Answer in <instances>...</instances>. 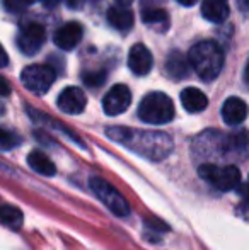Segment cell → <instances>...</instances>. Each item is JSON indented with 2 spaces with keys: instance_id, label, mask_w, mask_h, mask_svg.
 I'll return each mask as SVG.
<instances>
[{
  "instance_id": "6da1fadb",
  "label": "cell",
  "mask_w": 249,
  "mask_h": 250,
  "mask_svg": "<svg viewBox=\"0 0 249 250\" xmlns=\"http://www.w3.org/2000/svg\"><path fill=\"white\" fill-rule=\"evenodd\" d=\"M106 135L113 142L121 143L135 153L149 158V160H162L173 151V140L162 131H136V129L111 126Z\"/></svg>"
},
{
  "instance_id": "7a4b0ae2",
  "label": "cell",
  "mask_w": 249,
  "mask_h": 250,
  "mask_svg": "<svg viewBox=\"0 0 249 250\" xmlns=\"http://www.w3.org/2000/svg\"><path fill=\"white\" fill-rule=\"evenodd\" d=\"M188 60L203 82H212L222 72L226 56L215 41H200L191 48Z\"/></svg>"
},
{
  "instance_id": "3957f363",
  "label": "cell",
  "mask_w": 249,
  "mask_h": 250,
  "mask_svg": "<svg viewBox=\"0 0 249 250\" xmlns=\"http://www.w3.org/2000/svg\"><path fill=\"white\" fill-rule=\"evenodd\" d=\"M138 118L147 125H166L174 118V104L164 92H150L138 105Z\"/></svg>"
},
{
  "instance_id": "277c9868",
  "label": "cell",
  "mask_w": 249,
  "mask_h": 250,
  "mask_svg": "<svg viewBox=\"0 0 249 250\" xmlns=\"http://www.w3.org/2000/svg\"><path fill=\"white\" fill-rule=\"evenodd\" d=\"M202 179L213 186L219 191H230L236 189L241 182V170L236 165H224L219 167L215 164H202L198 168Z\"/></svg>"
},
{
  "instance_id": "5b68a950",
  "label": "cell",
  "mask_w": 249,
  "mask_h": 250,
  "mask_svg": "<svg viewBox=\"0 0 249 250\" xmlns=\"http://www.w3.org/2000/svg\"><path fill=\"white\" fill-rule=\"evenodd\" d=\"M91 189L94 191V194L97 196V199L108 208L113 214L116 216H128L130 214V206L126 203V199L118 192V189H114L108 181L101 177H92L91 179Z\"/></svg>"
},
{
  "instance_id": "8992f818",
  "label": "cell",
  "mask_w": 249,
  "mask_h": 250,
  "mask_svg": "<svg viewBox=\"0 0 249 250\" xmlns=\"http://www.w3.org/2000/svg\"><path fill=\"white\" fill-rule=\"evenodd\" d=\"M55 77L57 73L50 65H29L21 73V82L27 90L41 96L50 90L55 82Z\"/></svg>"
},
{
  "instance_id": "52a82bcc",
  "label": "cell",
  "mask_w": 249,
  "mask_h": 250,
  "mask_svg": "<svg viewBox=\"0 0 249 250\" xmlns=\"http://www.w3.org/2000/svg\"><path fill=\"white\" fill-rule=\"evenodd\" d=\"M46 41V31L41 24L31 22L26 24L17 34V48L24 53L26 56H33L43 48Z\"/></svg>"
},
{
  "instance_id": "ba28073f",
  "label": "cell",
  "mask_w": 249,
  "mask_h": 250,
  "mask_svg": "<svg viewBox=\"0 0 249 250\" xmlns=\"http://www.w3.org/2000/svg\"><path fill=\"white\" fill-rule=\"evenodd\" d=\"M193 148L200 158L205 160L224 157V135H220L219 131H205L195 140Z\"/></svg>"
},
{
  "instance_id": "9c48e42d",
  "label": "cell",
  "mask_w": 249,
  "mask_h": 250,
  "mask_svg": "<svg viewBox=\"0 0 249 250\" xmlns=\"http://www.w3.org/2000/svg\"><path fill=\"white\" fill-rule=\"evenodd\" d=\"M132 104V92L123 83L111 87L103 99V109L108 116H118L125 112Z\"/></svg>"
},
{
  "instance_id": "30bf717a",
  "label": "cell",
  "mask_w": 249,
  "mask_h": 250,
  "mask_svg": "<svg viewBox=\"0 0 249 250\" xmlns=\"http://www.w3.org/2000/svg\"><path fill=\"white\" fill-rule=\"evenodd\" d=\"M57 105L65 114H80L87 105V97L79 87H67L58 96Z\"/></svg>"
},
{
  "instance_id": "8fae6325",
  "label": "cell",
  "mask_w": 249,
  "mask_h": 250,
  "mask_svg": "<svg viewBox=\"0 0 249 250\" xmlns=\"http://www.w3.org/2000/svg\"><path fill=\"white\" fill-rule=\"evenodd\" d=\"M154 58L152 53L149 51V48L142 43H136L132 46V50L128 53V66L135 75L142 77L152 70Z\"/></svg>"
},
{
  "instance_id": "7c38bea8",
  "label": "cell",
  "mask_w": 249,
  "mask_h": 250,
  "mask_svg": "<svg viewBox=\"0 0 249 250\" xmlns=\"http://www.w3.org/2000/svg\"><path fill=\"white\" fill-rule=\"evenodd\" d=\"M82 36H84V29L79 22H67L55 31L53 41L60 50L70 51L80 43Z\"/></svg>"
},
{
  "instance_id": "4fadbf2b",
  "label": "cell",
  "mask_w": 249,
  "mask_h": 250,
  "mask_svg": "<svg viewBox=\"0 0 249 250\" xmlns=\"http://www.w3.org/2000/svg\"><path fill=\"white\" fill-rule=\"evenodd\" d=\"M249 155V133L241 129L224 136V157L246 158Z\"/></svg>"
},
{
  "instance_id": "5bb4252c",
  "label": "cell",
  "mask_w": 249,
  "mask_h": 250,
  "mask_svg": "<svg viewBox=\"0 0 249 250\" xmlns=\"http://www.w3.org/2000/svg\"><path fill=\"white\" fill-rule=\"evenodd\" d=\"M248 118V104L239 97H229L222 105V119L226 125L237 126Z\"/></svg>"
},
{
  "instance_id": "9a60e30c",
  "label": "cell",
  "mask_w": 249,
  "mask_h": 250,
  "mask_svg": "<svg viewBox=\"0 0 249 250\" xmlns=\"http://www.w3.org/2000/svg\"><path fill=\"white\" fill-rule=\"evenodd\" d=\"M229 3L227 0H203L202 14L210 22L220 24L229 17Z\"/></svg>"
},
{
  "instance_id": "2e32d148",
  "label": "cell",
  "mask_w": 249,
  "mask_h": 250,
  "mask_svg": "<svg viewBox=\"0 0 249 250\" xmlns=\"http://www.w3.org/2000/svg\"><path fill=\"white\" fill-rule=\"evenodd\" d=\"M189 60L181 51H173L166 58V72L173 77L174 80L186 79L189 75Z\"/></svg>"
},
{
  "instance_id": "e0dca14e",
  "label": "cell",
  "mask_w": 249,
  "mask_h": 250,
  "mask_svg": "<svg viewBox=\"0 0 249 250\" xmlns=\"http://www.w3.org/2000/svg\"><path fill=\"white\" fill-rule=\"evenodd\" d=\"M180 99H181L183 107L186 109L188 112H202V111H205L206 105H208L206 96L200 89H196V87H186V89L181 92Z\"/></svg>"
},
{
  "instance_id": "ac0fdd59",
  "label": "cell",
  "mask_w": 249,
  "mask_h": 250,
  "mask_svg": "<svg viewBox=\"0 0 249 250\" xmlns=\"http://www.w3.org/2000/svg\"><path fill=\"white\" fill-rule=\"evenodd\" d=\"M106 19L114 29L118 31H128L133 27V21H135V16L133 12L128 9V7H110L106 14Z\"/></svg>"
},
{
  "instance_id": "d6986e66",
  "label": "cell",
  "mask_w": 249,
  "mask_h": 250,
  "mask_svg": "<svg viewBox=\"0 0 249 250\" xmlns=\"http://www.w3.org/2000/svg\"><path fill=\"white\" fill-rule=\"evenodd\" d=\"M27 164H29V167L33 168L36 174L45 175V177H51V175L57 174L55 164L50 160L48 155H45L43 151H40V150H34L27 155Z\"/></svg>"
},
{
  "instance_id": "ffe728a7",
  "label": "cell",
  "mask_w": 249,
  "mask_h": 250,
  "mask_svg": "<svg viewBox=\"0 0 249 250\" xmlns=\"http://www.w3.org/2000/svg\"><path fill=\"white\" fill-rule=\"evenodd\" d=\"M142 19L147 26L156 27L160 33H164L169 27V16L162 9H145L142 14Z\"/></svg>"
},
{
  "instance_id": "44dd1931",
  "label": "cell",
  "mask_w": 249,
  "mask_h": 250,
  "mask_svg": "<svg viewBox=\"0 0 249 250\" xmlns=\"http://www.w3.org/2000/svg\"><path fill=\"white\" fill-rule=\"evenodd\" d=\"M23 211L16 206H9V204H3L0 206V223L5 225L9 228H19L23 225Z\"/></svg>"
},
{
  "instance_id": "7402d4cb",
  "label": "cell",
  "mask_w": 249,
  "mask_h": 250,
  "mask_svg": "<svg viewBox=\"0 0 249 250\" xmlns=\"http://www.w3.org/2000/svg\"><path fill=\"white\" fill-rule=\"evenodd\" d=\"M21 145V136L10 129L0 128V150H12Z\"/></svg>"
},
{
  "instance_id": "603a6c76",
  "label": "cell",
  "mask_w": 249,
  "mask_h": 250,
  "mask_svg": "<svg viewBox=\"0 0 249 250\" xmlns=\"http://www.w3.org/2000/svg\"><path fill=\"white\" fill-rule=\"evenodd\" d=\"M82 80H84V83H86L87 87H92V89H96V87H101L104 83V80H106V72H103V70L84 72L82 73Z\"/></svg>"
},
{
  "instance_id": "cb8c5ba5",
  "label": "cell",
  "mask_w": 249,
  "mask_h": 250,
  "mask_svg": "<svg viewBox=\"0 0 249 250\" xmlns=\"http://www.w3.org/2000/svg\"><path fill=\"white\" fill-rule=\"evenodd\" d=\"M36 0H3V5L10 12H21V10H24L26 7H29Z\"/></svg>"
},
{
  "instance_id": "d4e9b609",
  "label": "cell",
  "mask_w": 249,
  "mask_h": 250,
  "mask_svg": "<svg viewBox=\"0 0 249 250\" xmlns=\"http://www.w3.org/2000/svg\"><path fill=\"white\" fill-rule=\"evenodd\" d=\"M145 223H147V227L154 228V230H162V231L167 230V225H164L160 220H152V218H150V220H147Z\"/></svg>"
},
{
  "instance_id": "484cf974",
  "label": "cell",
  "mask_w": 249,
  "mask_h": 250,
  "mask_svg": "<svg viewBox=\"0 0 249 250\" xmlns=\"http://www.w3.org/2000/svg\"><path fill=\"white\" fill-rule=\"evenodd\" d=\"M10 94V85H9V82H7L3 77H0V96H3V97H7Z\"/></svg>"
},
{
  "instance_id": "4316f807",
  "label": "cell",
  "mask_w": 249,
  "mask_h": 250,
  "mask_svg": "<svg viewBox=\"0 0 249 250\" xmlns=\"http://www.w3.org/2000/svg\"><path fill=\"white\" fill-rule=\"evenodd\" d=\"M7 65H9V56H7L2 44H0V68H3V66H7Z\"/></svg>"
},
{
  "instance_id": "83f0119b",
  "label": "cell",
  "mask_w": 249,
  "mask_h": 250,
  "mask_svg": "<svg viewBox=\"0 0 249 250\" xmlns=\"http://www.w3.org/2000/svg\"><path fill=\"white\" fill-rule=\"evenodd\" d=\"M65 2H67V5H68L70 9H80L86 0H65Z\"/></svg>"
},
{
  "instance_id": "f1b7e54d",
  "label": "cell",
  "mask_w": 249,
  "mask_h": 250,
  "mask_svg": "<svg viewBox=\"0 0 249 250\" xmlns=\"http://www.w3.org/2000/svg\"><path fill=\"white\" fill-rule=\"evenodd\" d=\"M237 5L243 12H248L249 10V0H237Z\"/></svg>"
},
{
  "instance_id": "f546056e",
  "label": "cell",
  "mask_w": 249,
  "mask_h": 250,
  "mask_svg": "<svg viewBox=\"0 0 249 250\" xmlns=\"http://www.w3.org/2000/svg\"><path fill=\"white\" fill-rule=\"evenodd\" d=\"M41 3H43V5H46V7H55V5H58V3H60V0H41Z\"/></svg>"
},
{
  "instance_id": "4dcf8cb0",
  "label": "cell",
  "mask_w": 249,
  "mask_h": 250,
  "mask_svg": "<svg viewBox=\"0 0 249 250\" xmlns=\"http://www.w3.org/2000/svg\"><path fill=\"white\" fill-rule=\"evenodd\" d=\"M178 2L181 3V5H186V7H191V5H195L198 0H178Z\"/></svg>"
},
{
  "instance_id": "1f68e13d",
  "label": "cell",
  "mask_w": 249,
  "mask_h": 250,
  "mask_svg": "<svg viewBox=\"0 0 249 250\" xmlns=\"http://www.w3.org/2000/svg\"><path fill=\"white\" fill-rule=\"evenodd\" d=\"M132 2H133V0H116V3H118L120 7H128Z\"/></svg>"
},
{
  "instance_id": "d6a6232c",
  "label": "cell",
  "mask_w": 249,
  "mask_h": 250,
  "mask_svg": "<svg viewBox=\"0 0 249 250\" xmlns=\"http://www.w3.org/2000/svg\"><path fill=\"white\" fill-rule=\"evenodd\" d=\"M243 198H244V199H246V201H248V203H249V184L246 186V188H244V189H243Z\"/></svg>"
},
{
  "instance_id": "836d02e7",
  "label": "cell",
  "mask_w": 249,
  "mask_h": 250,
  "mask_svg": "<svg viewBox=\"0 0 249 250\" xmlns=\"http://www.w3.org/2000/svg\"><path fill=\"white\" fill-rule=\"evenodd\" d=\"M244 79H246V82L249 83V62L246 65V70H244Z\"/></svg>"
},
{
  "instance_id": "e575fe53",
  "label": "cell",
  "mask_w": 249,
  "mask_h": 250,
  "mask_svg": "<svg viewBox=\"0 0 249 250\" xmlns=\"http://www.w3.org/2000/svg\"><path fill=\"white\" fill-rule=\"evenodd\" d=\"M5 167H7V165H5V164H2V162H0V170H5Z\"/></svg>"
},
{
  "instance_id": "d590c367",
  "label": "cell",
  "mask_w": 249,
  "mask_h": 250,
  "mask_svg": "<svg viewBox=\"0 0 249 250\" xmlns=\"http://www.w3.org/2000/svg\"><path fill=\"white\" fill-rule=\"evenodd\" d=\"M92 2H97V0H92Z\"/></svg>"
}]
</instances>
